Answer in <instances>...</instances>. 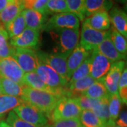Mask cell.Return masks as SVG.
<instances>
[{"instance_id":"1","label":"cell","mask_w":127,"mask_h":127,"mask_svg":"<svg viewBox=\"0 0 127 127\" xmlns=\"http://www.w3.org/2000/svg\"><path fill=\"white\" fill-rule=\"evenodd\" d=\"M21 97L25 102H27L45 114L47 117H48L62 98L57 95L45 91L35 90L26 86L23 87V95Z\"/></svg>"},{"instance_id":"2","label":"cell","mask_w":127,"mask_h":127,"mask_svg":"<svg viewBox=\"0 0 127 127\" xmlns=\"http://www.w3.org/2000/svg\"><path fill=\"white\" fill-rule=\"evenodd\" d=\"M81 112V109L73 97H63L47 118L52 122L61 119L79 118Z\"/></svg>"},{"instance_id":"3","label":"cell","mask_w":127,"mask_h":127,"mask_svg":"<svg viewBox=\"0 0 127 127\" xmlns=\"http://www.w3.org/2000/svg\"><path fill=\"white\" fill-rule=\"evenodd\" d=\"M57 36V51L55 52L66 53L70 55L78 45L80 32L78 29L63 28L52 31Z\"/></svg>"},{"instance_id":"4","label":"cell","mask_w":127,"mask_h":127,"mask_svg":"<svg viewBox=\"0 0 127 127\" xmlns=\"http://www.w3.org/2000/svg\"><path fill=\"white\" fill-rule=\"evenodd\" d=\"M80 22L77 16L71 12L54 14L45 23L42 29L47 31L63 28L78 29Z\"/></svg>"},{"instance_id":"5","label":"cell","mask_w":127,"mask_h":127,"mask_svg":"<svg viewBox=\"0 0 127 127\" xmlns=\"http://www.w3.org/2000/svg\"><path fill=\"white\" fill-rule=\"evenodd\" d=\"M13 111L21 119L35 126L44 127L48 124L49 120L45 114L24 100Z\"/></svg>"},{"instance_id":"6","label":"cell","mask_w":127,"mask_h":127,"mask_svg":"<svg viewBox=\"0 0 127 127\" xmlns=\"http://www.w3.org/2000/svg\"><path fill=\"white\" fill-rule=\"evenodd\" d=\"M38 60L48 65L59 74L63 79L68 81L66 77V60L69 56L66 53H46L44 52H36Z\"/></svg>"},{"instance_id":"7","label":"cell","mask_w":127,"mask_h":127,"mask_svg":"<svg viewBox=\"0 0 127 127\" xmlns=\"http://www.w3.org/2000/svg\"><path fill=\"white\" fill-rule=\"evenodd\" d=\"M11 57L24 73L35 71L39 62L36 52L32 49L14 47Z\"/></svg>"},{"instance_id":"8","label":"cell","mask_w":127,"mask_h":127,"mask_svg":"<svg viewBox=\"0 0 127 127\" xmlns=\"http://www.w3.org/2000/svg\"><path fill=\"white\" fill-rule=\"evenodd\" d=\"M23 83L25 86L31 88L35 90L45 91L51 94L59 96L61 97H70L68 88H64V89H55V88L48 86L39 77V76L35 73V71L25 73L23 78Z\"/></svg>"},{"instance_id":"9","label":"cell","mask_w":127,"mask_h":127,"mask_svg":"<svg viewBox=\"0 0 127 127\" xmlns=\"http://www.w3.org/2000/svg\"><path fill=\"white\" fill-rule=\"evenodd\" d=\"M109 32V31H97L83 23L79 45L88 51L92 52L103 41Z\"/></svg>"},{"instance_id":"10","label":"cell","mask_w":127,"mask_h":127,"mask_svg":"<svg viewBox=\"0 0 127 127\" xmlns=\"http://www.w3.org/2000/svg\"><path fill=\"white\" fill-rule=\"evenodd\" d=\"M35 71L48 86L55 89L68 88V81L63 79L54 69L45 64L39 61Z\"/></svg>"},{"instance_id":"11","label":"cell","mask_w":127,"mask_h":127,"mask_svg":"<svg viewBox=\"0 0 127 127\" xmlns=\"http://www.w3.org/2000/svg\"><path fill=\"white\" fill-rule=\"evenodd\" d=\"M39 31L26 28L20 35L10 38L9 43L13 47L36 50L39 43Z\"/></svg>"},{"instance_id":"12","label":"cell","mask_w":127,"mask_h":127,"mask_svg":"<svg viewBox=\"0 0 127 127\" xmlns=\"http://www.w3.org/2000/svg\"><path fill=\"white\" fill-rule=\"evenodd\" d=\"M112 62L96 50H93L91 54L90 76L95 80L105 77L110 69Z\"/></svg>"},{"instance_id":"13","label":"cell","mask_w":127,"mask_h":127,"mask_svg":"<svg viewBox=\"0 0 127 127\" xmlns=\"http://www.w3.org/2000/svg\"><path fill=\"white\" fill-rule=\"evenodd\" d=\"M0 73L2 77L23 85V78L25 73L11 57L0 59Z\"/></svg>"},{"instance_id":"14","label":"cell","mask_w":127,"mask_h":127,"mask_svg":"<svg viewBox=\"0 0 127 127\" xmlns=\"http://www.w3.org/2000/svg\"><path fill=\"white\" fill-rule=\"evenodd\" d=\"M125 66L124 60L113 62L107 74L104 78V84L109 95L118 93V83Z\"/></svg>"},{"instance_id":"15","label":"cell","mask_w":127,"mask_h":127,"mask_svg":"<svg viewBox=\"0 0 127 127\" xmlns=\"http://www.w3.org/2000/svg\"><path fill=\"white\" fill-rule=\"evenodd\" d=\"M91 52L86 50L79 44L71 52L66 60V77L68 83L73 71L84 62L85 59L91 55Z\"/></svg>"},{"instance_id":"16","label":"cell","mask_w":127,"mask_h":127,"mask_svg":"<svg viewBox=\"0 0 127 127\" xmlns=\"http://www.w3.org/2000/svg\"><path fill=\"white\" fill-rule=\"evenodd\" d=\"M83 23L97 31H108L111 22L107 11H100L91 15L84 19Z\"/></svg>"},{"instance_id":"17","label":"cell","mask_w":127,"mask_h":127,"mask_svg":"<svg viewBox=\"0 0 127 127\" xmlns=\"http://www.w3.org/2000/svg\"><path fill=\"white\" fill-rule=\"evenodd\" d=\"M94 50H96L101 55L104 56L106 58L109 59L112 63L124 60L127 58L124 57L122 55H121L118 51L116 50L115 47L114 46L112 43V41L111 40L110 32Z\"/></svg>"},{"instance_id":"18","label":"cell","mask_w":127,"mask_h":127,"mask_svg":"<svg viewBox=\"0 0 127 127\" xmlns=\"http://www.w3.org/2000/svg\"><path fill=\"white\" fill-rule=\"evenodd\" d=\"M108 14L114 28L127 38V16L126 12L118 7H112Z\"/></svg>"},{"instance_id":"19","label":"cell","mask_w":127,"mask_h":127,"mask_svg":"<svg viewBox=\"0 0 127 127\" xmlns=\"http://www.w3.org/2000/svg\"><path fill=\"white\" fill-rule=\"evenodd\" d=\"M24 9L21 0H14L0 11V22L5 28Z\"/></svg>"},{"instance_id":"20","label":"cell","mask_w":127,"mask_h":127,"mask_svg":"<svg viewBox=\"0 0 127 127\" xmlns=\"http://www.w3.org/2000/svg\"><path fill=\"white\" fill-rule=\"evenodd\" d=\"M26 28L40 31L46 22L45 15L32 9H24L22 11Z\"/></svg>"},{"instance_id":"21","label":"cell","mask_w":127,"mask_h":127,"mask_svg":"<svg viewBox=\"0 0 127 127\" xmlns=\"http://www.w3.org/2000/svg\"><path fill=\"white\" fill-rule=\"evenodd\" d=\"M112 7H113L112 0H85V16L86 18L100 11H108Z\"/></svg>"},{"instance_id":"22","label":"cell","mask_w":127,"mask_h":127,"mask_svg":"<svg viewBox=\"0 0 127 127\" xmlns=\"http://www.w3.org/2000/svg\"><path fill=\"white\" fill-rule=\"evenodd\" d=\"M94 78L91 76L81 78L76 81L70 83L68 86V90L70 94V97H76L83 95L87 89L95 81Z\"/></svg>"},{"instance_id":"23","label":"cell","mask_w":127,"mask_h":127,"mask_svg":"<svg viewBox=\"0 0 127 127\" xmlns=\"http://www.w3.org/2000/svg\"><path fill=\"white\" fill-rule=\"evenodd\" d=\"M0 86L2 95L18 97H21L23 95V87L25 86L2 76L0 77Z\"/></svg>"},{"instance_id":"24","label":"cell","mask_w":127,"mask_h":127,"mask_svg":"<svg viewBox=\"0 0 127 127\" xmlns=\"http://www.w3.org/2000/svg\"><path fill=\"white\" fill-rule=\"evenodd\" d=\"M83 95L86 96L91 99H102L109 97V94L107 92L104 84V78L99 80H96L91 86L87 89Z\"/></svg>"},{"instance_id":"25","label":"cell","mask_w":127,"mask_h":127,"mask_svg":"<svg viewBox=\"0 0 127 127\" xmlns=\"http://www.w3.org/2000/svg\"><path fill=\"white\" fill-rule=\"evenodd\" d=\"M109 97L94 100L91 109V111L104 123L109 121Z\"/></svg>"},{"instance_id":"26","label":"cell","mask_w":127,"mask_h":127,"mask_svg":"<svg viewBox=\"0 0 127 127\" xmlns=\"http://www.w3.org/2000/svg\"><path fill=\"white\" fill-rule=\"evenodd\" d=\"M23 102L21 97L1 95L0 96V116L14 110Z\"/></svg>"},{"instance_id":"27","label":"cell","mask_w":127,"mask_h":127,"mask_svg":"<svg viewBox=\"0 0 127 127\" xmlns=\"http://www.w3.org/2000/svg\"><path fill=\"white\" fill-rule=\"evenodd\" d=\"M26 28L23 13L21 12L12 21L6 26L4 29L7 32L9 39L20 35Z\"/></svg>"},{"instance_id":"28","label":"cell","mask_w":127,"mask_h":127,"mask_svg":"<svg viewBox=\"0 0 127 127\" xmlns=\"http://www.w3.org/2000/svg\"><path fill=\"white\" fill-rule=\"evenodd\" d=\"M79 120L83 127H104L107 124L91 110H82Z\"/></svg>"},{"instance_id":"29","label":"cell","mask_w":127,"mask_h":127,"mask_svg":"<svg viewBox=\"0 0 127 127\" xmlns=\"http://www.w3.org/2000/svg\"><path fill=\"white\" fill-rule=\"evenodd\" d=\"M110 37L112 41L114 46L119 52L124 57H127V38L120 34L117 31H116L113 27L111 28Z\"/></svg>"},{"instance_id":"30","label":"cell","mask_w":127,"mask_h":127,"mask_svg":"<svg viewBox=\"0 0 127 127\" xmlns=\"http://www.w3.org/2000/svg\"><path fill=\"white\" fill-rule=\"evenodd\" d=\"M14 47L9 43L7 32L4 28H0V59L11 57Z\"/></svg>"},{"instance_id":"31","label":"cell","mask_w":127,"mask_h":127,"mask_svg":"<svg viewBox=\"0 0 127 127\" xmlns=\"http://www.w3.org/2000/svg\"><path fill=\"white\" fill-rule=\"evenodd\" d=\"M122 102L117 93L109 95V120L115 122L121 112Z\"/></svg>"},{"instance_id":"32","label":"cell","mask_w":127,"mask_h":127,"mask_svg":"<svg viewBox=\"0 0 127 127\" xmlns=\"http://www.w3.org/2000/svg\"><path fill=\"white\" fill-rule=\"evenodd\" d=\"M90 69H91V55L85 59L84 62L73 71L71 77L68 81V85L77 80L89 76Z\"/></svg>"},{"instance_id":"33","label":"cell","mask_w":127,"mask_h":127,"mask_svg":"<svg viewBox=\"0 0 127 127\" xmlns=\"http://www.w3.org/2000/svg\"><path fill=\"white\" fill-rule=\"evenodd\" d=\"M46 14H57L68 11L65 0H48L46 6Z\"/></svg>"},{"instance_id":"34","label":"cell","mask_w":127,"mask_h":127,"mask_svg":"<svg viewBox=\"0 0 127 127\" xmlns=\"http://www.w3.org/2000/svg\"><path fill=\"white\" fill-rule=\"evenodd\" d=\"M68 11L77 16L80 21H83L86 18L84 13L85 0H65Z\"/></svg>"},{"instance_id":"35","label":"cell","mask_w":127,"mask_h":127,"mask_svg":"<svg viewBox=\"0 0 127 127\" xmlns=\"http://www.w3.org/2000/svg\"><path fill=\"white\" fill-rule=\"evenodd\" d=\"M6 122L11 127H48V124L44 127H37L24 121L20 118L14 111H11L6 119Z\"/></svg>"},{"instance_id":"36","label":"cell","mask_w":127,"mask_h":127,"mask_svg":"<svg viewBox=\"0 0 127 127\" xmlns=\"http://www.w3.org/2000/svg\"><path fill=\"white\" fill-rule=\"evenodd\" d=\"M118 95L124 104L127 103V69L123 70L118 83Z\"/></svg>"},{"instance_id":"37","label":"cell","mask_w":127,"mask_h":127,"mask_svg":"<svg viewBox=\"0 0 127 127\" xmlns=\"http://www.w3.org/2000/svg\"><path fill=\"white\" fill-rule=\"evenodd\" d=\"M48 127H83L79 120V118L61 119L48 124Z\"/></svg>"},{"instance_id":"38","label":"cell","mask_w":127,"mask_h":127,"mask_svg":"<svg viewBox=\"0 0 127 127\" xmlns=\"http://www.w3.org/2000/svg\"><path fill=\"white\" fill-rule=\"evenodd\" d=\"M73 98L76 102L81 110H91L95 100V99L87 97L85 95H81Z\"/></svg>"},{"instance_id":"39","label":"cell","mask_w":127,"mask_h":127,"mask_svg":"<svg viewBox=\"0 0 127 127\" xmlns=\"http://www.w3.org/2000/svg\"><path fill=\"white\" fill-rule=\"evenodd\" d=\"M47 1H48V0H37L32 6V9H34L41 14L47 16L45 9Z\"/></svg>"},{"instance_id":"40","label":"cell","mask_w":127,"mask_h":127,"mask_svg":"<svg viewBox=\"0 0 127 127\" xmlns=\"http://www.w3.org/2000/svg\"><path fill=\"white\" fill-rule=\"evenodd\" d=\"M115 124L119 127H127V112L126 109L119 113L117 120L115 121Z\"/></svg>"},{"instance_id":"41","label":"cell","mask_w":127,"mask_h":127,"mask_svg":"<svg viewBox=\"0 0 127 127\" xmlns=\"http://www.w3.org/2000/svg\"><path fill=\"white\" fill-rule=\"evenodd\" d=\"M24 9H32L37 0H21Z\"/></svg>"},{"instance_id":"42","label":"cell","mask_w":127,"mask_h":127,"mask_svg":"<svg viewBox=\"0 0 127 127\" xmlns=\"http://www.w3.org/2000/svg\"><path fill=\"white\" fill-rule=\"evenodd\" d=\"M13 1L14 0H0V11H2L7 5Z\"/></svg>"},{"instance_id":"43","label":"cell","mask_w":127,"mask_h":127,"mask_svg":"<svg viewBox=\"0 0 127 127\" xmlns=\"http://www.w3.org/2000/svg\"><path fill=\"white\" fill-rule=\"evenodd\" d=\"M104 127H121L117 126L116 124H115V122H113V121H111L109 120V122H107L106 125L104 126Z\"/></svg>"},{"instance_id":"44","label":"cell","mask_w":127,"mask_h":127,"mask_svg":"<svg viewBox=\"0 0 127 127\" xmlns=\"http://www.w3.org/2000/svg\"><path fill=\"white\" fill-rule=\"evenodd\" d=\"M0 127H11L4 121H0Z\"/></svg>"},{"instance_id":"45","label":"cell","mask_w":127,"mask_h":127,"mask_svg":"<svg viewBox=\"0 0 127 127\" xmlns=\"http://www.w3.org/2000/svg\"><path fill=\"white\" fill-rule=\"evenodd\" d=\"M114 1H116L117 2H120V3H122V4H125L127 2V0H114Z\"/></svg>"},{"instance_id":"46","label":"cell","mask_w":127,"mask_h":127,"mask_svg":"<svg viewBox=\"0 0 127 127\" xmlns=\"http://www.w3.org/2000/svg\"><path fill=\"white\" fill-rule=\"evenodd\" d=\"M2 95V93H1V86H0V96Z\"/></svg>"},{"instance_id":"47","label":"cell","mask_w":127,"mask_h":127,"mask_svg":"<svg viewBox=\"0 0 127 127\" xmlns=\"http://www.w3.org/2000/svg\"><path fill=\"white\" fill-rule=\"evenodd\" d=\"M3 28V27H2V26H1V22H0V28Z\"/></svg>"},{"instance_id":"48","label":"cell","mask_w":127,"mask_h":127,"mask_svg":"<svg viewBox=\"0 0 127 127\" xmlns=\"http://www.w3.org/2000/svg\"><path fill=\"white\" fill-rule=\"evenodd\" d=\"M1 73H0V77H1Z\"/></svg>"}]
</instances>
